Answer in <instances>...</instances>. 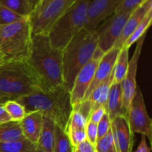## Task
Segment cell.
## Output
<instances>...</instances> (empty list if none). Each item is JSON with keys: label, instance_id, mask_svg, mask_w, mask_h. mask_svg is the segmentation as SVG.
Returning <instances> with one entry per match:
<instances>
[{"label": "cell", "instance_id": "cell-1", "mask_svg": "<svg viewBox=\"0 0 152 152\" xmlns=\"http://www.w3.org/2000/svg\"><path fill=\"white\" fill-rule=\"evenodd\" d=\"M42 91L63 86L62 52L53 47L46 34L32 36L29 54L25 59Z\"/></svg>", "mask_w": 152, "mask_h": 152}, {"label": "cell", "instance_id": "cell-2", "mask_svg": "<svg viewBox=\"0 0 152 152\" xmlns=\"http://www.w3.org/2000/svg\"><path fill=\"white\" fill-rule=\"evenodd\" d=\"M16 101L23 105L26 113L38 111L67 132L73 105L70 91L64 86L49 91H39Z\"/></svg>", "mask_w": 152, "mask_h": 152}, {"label": "cell", "instance_id": "cell-3", "mask_svg": "<svg viewBox=\"0 0 152 152\" xmlns=\"http://www.w3.org/2000/svg\"><path fill=\"white\" fill-rule=\"evenodd\" d=\"M97 48L96 30L83 29L62 50L63 86L69 91L78 72L92 59Z\"/></svg>", "mask_w": 152, "mask_h": 152}, {"label": "cell", "instance_id": "cell-4", "mask_svg": "<svg viewBox=\"0 0 152 152\" xmlns=\"http://www.w3.org/2000/svg\"><path fill=\"white\" fill-rule=\"evenodd\" d=\"M41 91L25 61H4L0 67V99L17 100Z\"/></svg>", "mask_w": 152, "mask_h": 152}, {"label": "cell", "instance_id": "cell-5", "mask_svg": "<svg viewBox=\"0 0 152 152\" xmlns=\"http://www.w3.org/2000/svg\"><path fill=\"white\" fill-rule=\"evenodd\" d=\"M31 16L0 26V53L4 61H25L32 42Z\"/></svg>", "mask_w": 152, "mask_h": 152}, {"label": "cell", "instance_id": "cell-6", "mask_svg": "<svg viewBox=\"0 0 152 152\" xmlns=\"http://www.w3.org/2000/svg\"><path fill=\"white\" fill-rule=\"evenodd\" d=\"M91 0H77L55 23L47 34L52 45L62 50L84 28Z\"/></svg>", "mask_w": 152, "mask_h": 152}, {"label": "cell", "instance_id": "cell-7", "mask_svg": "<svg viewBox=\"0 0 152 152\" xmlns=\"http://www.w3.org/2000/svg\"><path fill=\"white\" fill-rule=\"evenodd\" d=\"M77 0H51L39 13L31 16L32 34H46Z\"/></svg>", "mask_w": 152, "mask_h": 152}, {"label": "cell", "instance_id": "cell-8", "mask_svg": "<svg viewBox=\"0 0 152 152\" xmlns=\"http://www.w3.org/2000/svg\"><path fill=\"white\" fill-rule=\"evenodd\" d=\"M126 117L134 134H140L151 142L152 120L148 114L142 90L139 86L137 87Z\"/></svg>", "mask_w": 152, "mask_h": 152}, {"label": "cell", "instance_id": "cell-9", "mask_svg": "<svg viewBox=\"0 0 152 152\" xmlns=\"http://www.w3.org/2000/svg\"><path fill=\"white\" fill-rule=\"evenodd\" d=\"M132 13H114L96 28L98 48L102 53L113 48Z\"/></svg>", "mask_w": 152, "mask_h": 152}, {"label": "cell", "instance_id": "cell-10", "mask_svg": "<svg viewBox=\"0 0 152 152\" xmlns=\"http://www.w3.org/2000/svg\"><path fill=\"white\" fill-rule=\"evenodd\" d=\"M103 54L104 53L97 48L92 59L77 74L70 91L73 106L84 100L86 93L93 81L98 63Z\"/></svg>", "mask_w": 152, "mask_h": 152}, {"label": "cell", "instance_id": "cell-11", "mask_svg": "<svg viewBox=\"0 0 152 152\" xmlns=\"http://www.w3.org/2000/svg\"><path fill=\"white\" fill-rule=\"evenodd\" d=\"M146 34L142 36L137 42L134 52L132 59L129 60V68L126 77L121 83L122 95H123V114L126 116L131 102L134 96L137 84V73L138 62L142 51V45L145 41Z\"/></svg>", "mask_w": 152, "mask_h": 152}, {"label": "cell", "instance_id": "cell-12", "mask_svg": "<svg viewBox=\"0 0 152 152\" xmlns=\"http://www.w3.org/2000/svg\"><path fill=\"white\" fill-rule=\"evenodd\" d=\"M121 0H91L83 29L94 31L103 21L115 12Z\"/></svg>", "mask_w": 152, "mask_h": 152}, {"label": "cell", "instance_id": "cell-13", "mask_svg": "<svg viewBox=\"0 0 152 152\" xmlns=\"http://www.w3.org/2000/svg\"><path fill=\"white\" fill-rule=\"evenodd\" d=\"M111 132L117 152H133L134 134L127 117L120 115L111 121Z\"/></svg>", "mask_w": 152, "mask_h": 152}, {"label": "cell", "instance_id": "cell-14", "mask_svg": "<svg viewBox=\"0 0 152 152\" xmlns=\"http://www.w3.org/2000/svg\"><path fill=\"white\" fill-rule=\"evenodd\" d=\"M120 49L119 48H113L108 52L104 53L98 63L93 81L86 93L84 99H87L95 88L105 81L112 74L116 60L120 53Z\"/></svg>", "mask_w": 152, "mask_h": 152}, {"label": "cell", "instance_id": "cell-15", "mask_svg": "<svg viewBox=\"0 0 152 152\" xmlns=\"http://www.w3.org/2000/svg\"><path fill=\"white\" fill-rule=\"evenodd\" d=\"M151 10H152V0H146L142 4H141L137 8L135 9L131 13L120 37L117 40L113 48L119 49L121 48L126 39L132 35L137 27Z\"/></svg>", "mask_w": 152, "mask_h": 152}, {"label": "cell", "instance_id": "cell-16", "mask_svg": "<svg viewBox=\"0 0 152 152\" xmlns=\"http://www.w3.org/2000/svg\"><path fill=\"white\" fill-rule=\"evenodd\" d=\"M43 115L38 111L27 113L21 120L20 126L25 138L37 145L42 126Z\"/></svg>", "mask_w": 152, "mask_h": 152}, {"label": "cell", "instance_id": "cell-17", "mask_svg": "<svg viewBox=\"0 0 152 152\" xmlns=\"http://www.w3.org/2000/svg\"><path fill=\"white\" fill-rule=\"evenodd\" d=\"M105 108L111 121L118 116L123 115L121 83L111 84Z\"/></svg>", "mask_w": 152, "mask_h": 152}, {"label": "cell", "instance_id": "cell-18", "mask_svg": "<svg viewBox=\"0 0 152 152\" xmlns=\"http://www.w3.org/2000/svg\"><path fill=\"white\" fill-rule=\"evenodd\" d=\"M55 127L56 124L51 119L43 116L42 126L37 147L45 152L53 151L55 141Z\"/></svg>", "mask_w": 152, "mask_h": 152}, {"label": "cell", "instance_id": "cell-19", "mask_svg": "<svg viewBox=\"0 0 152 152\" xmlns=\"http://www.w3.org/2000/svg\"><path fill=\"white\" fill-rule=\"evenodd\" d=\"M113 83V73L105 81L101 83L100 85L95 88L88 97L86 99H88L91 104L92 110L97 108L101 106H105L107 99H108V93H109L110 88Z\"/></svg>", "mask_w": 152, "mask_h": 152}, {"label": "cell", "instance_id": "cell-20", "mask_svg": "<svg viewBox=\"0 0 152 152\" xmlns=\"http://www.w3.org/2000/svg\"><path fill=\"white\" fill-rule=\"evenodd\" d=\"M129 63V48L122 47L113 70V83H121L127 73Z\"/></svg>", "mask_w": 152, "mask_h": 152}, {"label": "cell", "instance_id": "cell-21", "mask_svg": "<svg viewBox=\"0 0 152 152\" xmlns=\"http://www.w3.org/2000/svg\"><path fill=\"white\" fill-rule=\"evenodd\" d=\"M25 138L20 123L9 121L0 124V142H11Z\"/></svg>", "mask_w": 152, "mask_h": 152}, {"label": "cell", "instance_id": "cell-22", "mask_svg": "<svg viewBox=\"0 0 152 152\" xmlns=\"http://www.w3.org/2000/svg\"><path fill=\"white\" fill-rule=\"evenodd\" d=\"M0 5L22 17L31 16L34 10L31 0H0Z\"/></svg>", "mask_w": 152, "mask_h": 152}, {"label": "cell", "instance_id": "cell-23", "mask_svg": "<svg viewBox=\"0 0 152 152\" xmlns=\"http://www.w3.org/2000/svg\"><path fill=\"white\" fill-rule=\"evenodd\" d=\"M37 145L33 143L27 138L0 142V152H37Z\"/></svg>", "mask_w": 152, "mask_h": 152}, {"label": "cell", "instance_id": "cell-24", "mask_svg": "<svg viewBox=\"0 0 152 152\" xmlns=\"http://www.w3.org/2000/svg\"><path fill=\"white\" fill-rule=\"evenodd\" d=\"M152 22V10L149 12L146 16H145L142 22L139 24L136 29L134 30L132 35L126 39L125 43L122 47H126L128 48H130L131 46L134 44V43L137 42L141 37L143 35L146 34L147 31L150 26L151 25Z\"/></svg>", "mask_w": 152, "mask_h": 152}, {"label": "cell", "instance_id": "cell-25", "mask_svg": "<svg viewBox=\"0 0 152 152\" xmlns=\"http://www.w3.org/2000/svg\"><path fill=\"white\" fill-rule=\"evenodd\" d=\"M73 146L66 132L56 125L55 141L52 152H72Z\"/></svg>", "mask_w": 152, "mask_h": 152}, {"label": "cell", "instance_id": "cell-26", "mask_svg": "<svg viewBox=\"0 0 152 152\" xmlns=\"http://www.w3.org/2000/svg\"><path fill=\"white\" fill-rule=\"evenodd\" d=\"M4 107L12 121L20 122L26 115L23 105L16 100H7L4 102Z\"/></svg>", "mask_w": 152, "mask_h": 152}, {"label": "cell", "instance_id": "cell-27", "mask_svg": "<svg viewBox=\"0 0 152 152\" xmlns=\"http://www.w3.org/2000/svg\"><path fill=\"white\" fill-rule=\"evenodd\" d=\"M96 152H117L111 129L104 137L97 140L95 144Z\"/></svg>", "mask_w": 152, "mask_h": 152}, {"label": "cell", "instance_id": "cell-28", "mask_svg": "<svg viewBox=\"0 0 152 152\" xmlns=\"http://www.w3.org/2000/svg\"><path fill=\"white\" fill-rule=\"evenodd\" d=\"M88 120L79 111L73 109L68 124V129H86ZM67 129V130H68Z\"/></svg>", "mask_w": 152, "mask_h": 152}, {"label": "cell", "instance_id": "cell-29", "mask_svg": "<svg viewBox=\"0 0 152 152\" xmlns=\"http://www.w3.org/2000/svg\"><path fill=\"white\" fill-rule=\"evenodd\" d=\"M146 0H121L114 13H125L133 12Z\"/></svg>", "mask_w": 152, "mask_h": 152}, {"label": "cell", "instance_id": "cell-30", "mask_svg": "<svg viewBox=\"0 0 152 152\" xmlns=\"http://www.w3.org/2000/svg\"><path fill=\"white\" fill-rule=\"evenodd\" d=\"M22 16L16 14L6 7L0 5V26L9 25L22 19Z\"/></svg>", "mask_w": 152, "mask_h": 152}, {"label": "cell", "instance_id": "cell-31", "mask_svg": "<svg viewBox=\"0 0 152 152\" xmlns=\"http://www.w3.org/2000/svg\"><path fill=\"white\" fill-rule=\"evenodd\" d=\"M66 133L69 137L72 146L79 145L80 143L87 140L86 129H68Z\"/></svg>", "mask_w": 152, "mask_h": 152}, {"label": "cell", "instance_id": "cell-32", "mask_svg": "<svg viewBox=\"0 0 152 152\" xmlns=\"http://www.w3.org/2000/svg\"><path fill=\"white\" fill-rule=\"evenodd\" d=\"M111 126V120L106 113L97 124V140L102 138L109 132Z\"/></svg>", "mask_w": 152, "mask_h": 152}, {"label": "cell", "instance_id": "cell-33", "mask_svg": "<svg viewBox=\"0 0 152 152\" xmlns=\"http://www.w3.org/2000/svg\"><path fill=\"white\" fill-rule=\"evenodd\" d=\"M87 140L95 145L97 141V124L88 121L86 127Z\"/></svg>", "mask_w": 152, "mask_h": 152}, {"label": "cell", "instance_id": "cell-34", "mask_svg": "<svg viewBox=\"0 0 152 152\" xmlns=\"http://www.w3.org/2000/svg\"><path fill=\"white\" fill-rule=\"evenodd\" d=\"M105 114H106V111H105V108L104 106H101L97 108H95V109L92 110L91 112L88 121L98 124V123L102 120V118Z\"/></svg>", "mask_w": 152, "mask_h": 152}, {"label": "cell", "instance_id": "cell-35", "mask_svg": "<svg viewBox=\"0 0 152 152\" xmlns=\"http://www.w3.org/2000/svg\"><path fill=\"white\" fill-rule=\"evenodd\" d=\"M72 152H96V151L95 145L86 140L79 145L73 146Z\"/></svg>", "mask_w": 152, "mask_h": 152}, {"label": "cell", "instance_id": "cell-36", "mask_svg": "<svg viewBox=\"0 0 152 152\" xmlns=\"http://www.w3.org/2000/svg\"><path fill=\"white\" fill-rule=\"evenodd\" d=\"M134 152H151V148H150V147L147 144L146 137L145 136L142 135L140 142L136 151Z\"/></svg>", "mask_w": 152, "mask_h": 152}, {"label": "cell", "instance_id": "cell-37", "mask_svg": "<svg viewBox=\"0 0 152 152\" xmlns=\"http://www.w3.org/2000/svg\"><path fill=\"white\" fill-rule=\"evenodd\" d=\"M9 121H11V119L6 111L4 105L1 104V105H0V124L7 123Z\"/></svg>", "mask_w": 152, "mask_h": 152}, {"label": "cell", "instance_id": "cell-38", "mask_svg": "<svg viewBox=\"0 0 152 152\" xmlns=\"http://www.w3.org/2000/svg\"><path fill=\"white\" fill-rule=\"evenodd\" d=\"M50 1H51V0H39V1H38V3H37V6H36L35 9H34V13H33V15L31 16H34V15H36V14H37L38 13H39V12L41 11V10H42V9L44 8V7H45V6L47 5V4H48Z\"/></svg>", "mask_w": 152, "mask_h": 152}, {"label": "cell", "instance_id": "cell-39", "mask_svg": "<svg viewBox=\"0 0 152 152\" xmlns=\"http://www.w3.org/2000/svg\"><path fill=\"white\" fill-rule=\"evenodd\" d=\"M4 57H3V56L1 55V53H0V67H1V65L4 63Z\"/></svg>", "mask_w": 152, "mask_h": 152}, {"label": "cell", "instance_id": "cell-40", "mask_svg": "<svg viewBox=\"0 0 152 152\" xmlns=\"http://www.w3.org/2000/svg\"><path fill=\"white\" fill-rule=\"evenodd\" d=\"M31 1H32V4H33V5H34V9H35L36 5H37V2H38V0H31Z\"/></svg>", "mask_w": 152, "mask_h": 152}, {"label": "cell", "instance_id": "cell-41", "mask_svg": "<svg viewBox=\"0 0 152 152\" xmlns=\"http://www.w3.org/2000/svg\"><path fill=\"white\" fill-rule=\"evenodd\" d=\"M5 102H6V101L4 100V99H0V105H1V104H4Z\"/></svg>", "mask_w": 152, "mask_h": 152}, {"label": "cell", "instance_id": "cell-42", "mask_svg": "<svg viewBox=\"0 0 152 152\" xmlns=\"http://www.w3.org/2000/svg\"><path fill=\"white\" fill-rule=\"evenodd\" d=\"M37 152H45V151H42V150L39 149V148H37Z\"/></svg>", "mask_w": 152, "mask_h": 152}, {"label": "cell", "instance_id": "cell-43", "mask_svg": "<svg viewBox=\"0 0 152 152\" xmlns=\"http://www.w3.org/2000/svg\"><path fill=\"white\" fill-rule=\"evenodd\" d=\"M38 1H39V0H38ZM37 3H38V2H37ZM36 6H37V5H36Z\"/></svg>", "mask_w": 152, "mask_h": 152}]
</instances>
